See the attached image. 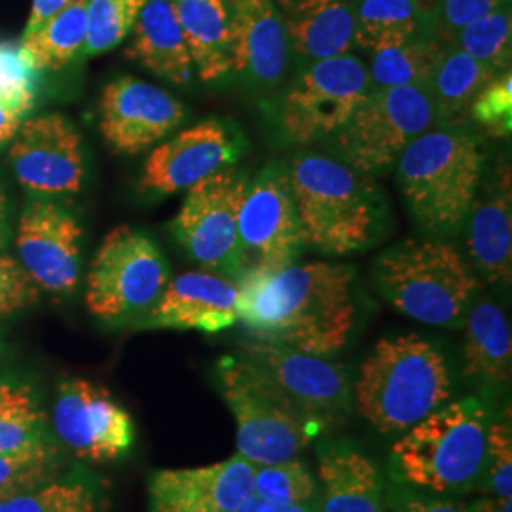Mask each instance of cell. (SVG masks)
Wrapping results in <instances>:
<instances>
[{"label": "cell", "mask_w": 512, "mask_h": 512, "mask_svg": "<svg viewBox=\"0 0 512 512\" xmlns=\"http://www.w3.org/2000/svg\"><path fill=\"white\" fill-rule=\"evenodd\" d=\"M355 279V268L338 262L247 272L238 283L239 321L258 340L321 357L338 355L357 323Z\"/></svg>", "instance_id": "6da1fadb"}, {"label": "cell", "mask_w": 512, "mask_h": 512, "mask_svg": "<svg viewBox=\"0 0 512 512\" xmlns=\"http://www.w3.org/2000/svg\"><path fill=\"white\" fill-rule=\"evenodd\" d=\"M289 177L304 247L329 256L363 253L385 238L391 217L382 188L336 156L298 152Z\"/></svg>", "instance_id": "7a4b0ae2"}, {"label": "cell", "mask_w": 512, "mask_h": 512, "mask_svg": "<svg viewBox=\"0 0 512 512\" xmlns=\"http://www.w3.org/2000/svg\"><path fill=\"white\" fill-rule=\"evenodd\" d=\"M395 167L410 217L429 238L448 241L463 232L488 152L465 124L433 126L406 147Z\"/></svg>", "instance_id": "3957f363"}, {"label": "cell", "mask_w": 512, "mask_h": 512, "mask_svg": "<svg viewBox=\"0 0 512 512\" xmlns=\"http://www.w3.org/2000/svg\"><path fill=\"white\" fill-rule=\"evenodd\" d=\"M452 399L448 357L416 332L378 340L353 384V406L380 435H401Z\"/></svg>", "instance_id": "277c9868"}, {"label": "cell", "mask_w": 512, "mask_h": 512, "mask_svg": "<svg viewBox=\"0 0 512 512\" xmlns=\"http://www.w3.org/2000/svg\"><path fill=\"white\" fill-rule=\"evenodd\" d=\"M490 420V408L480 397L440 406L393 442L391 469L397 482L437 495L478 492Z\"/></svg>", "instance_id": "5b68a950"}, {"label": "cell", "mask_w": 512, "mask_h": 512, "mask_svg": "<svg viewBox=\"0 0 512 512\" xmlns=\"http://www.w3.org/2000/svg\"><path fill=\"white\" fill-rule=\"evenodd\" d=\"M376 291L421 325L461 329L482 281L456 245L444 239H406L372 264Z\"/></svg>", "instance_id": "8992f818"}, {"label": "cell", "mask_w": 512, "mask_h": 512, "mask_svg": "<svg viewBox=\"0 0 512 512\" xmlns=\"http://www.w3.org/2000/svg\"><path fill=\"white\" fill-rule=\"evenodd\" d=\"M213 384L236 421L238 456L256 467L298 458L323 437L285 391L238 349L215 363Z\"/></svg>", "instance_id": "52a82bcc"}, {"label": "cell", "mask_w": 512, "mask_h": 512, "mask_svg": "<svg viewBox=\"0 0 512 512\" xmlns=\"http://www.w3.org/2000/svg\"><path fill=\"white\" fill-rule=\"evenodd\" d=\"M171 270L145 232L116 226L99 245L86 277V306L107 325H135L164 293Z\"/></svg>", "instance_id": "ba28073f"}, {"label": "cell", "mask_w": 512, "mask_h": 512, "mask_svg": "<svg viewBox=\"0 0 512 512\" xmlns=\"http://www.w3.org/2000/svg\"><path fill=\"white\" fill-rule=\"evenodd\" d=\"M296 67L291 84L277 103L281 131L298 145L329 141L372 92L368 69L363 59L351 52Z\"/></svg>", "instance_id": "9c48e42d"}, {"label": "cell", "mask_w": 512, "mask_h": 512, "mask_svg": "<svg viewBox=\"0 0 512 512\" xmlns=\"http://www.w3.org/2000/svg\"><path fill=\"white\" fill-rule=\"evenodd\" d=\"M433 126H437L435 107L425 88L372 90L327 143L336 158L376 179L391 171L406 147Z\"/></svg>", "instance_id": "30bf717a"}, {"label": "cell", "mask_w": 512, "mask_h": 512, "mask_svg": "<svg viewBox=\"0 0 512 512\" xmlns=\"http://www.w3.org/2000/svg\"><path fill=\"white\" fill-rule=\"evenodd\" d=\"M247 173L234 167L186 190L171 222L173 236L196 264L239 283L245 275L238 232V207Z\"/></svg>", "instance_id": "8fae6325"}, {"label": "cell", "mask_w": 512, "mask_h": 512, "mask_svg": "<svg viewBox=\"0 0 512 512\" xmlns=\"http://www.w3.org/2000/svg\"><path fill=\"white\" fill-rule=\"evenodd\" d=\"M238 232L245 274L277 270L298 260L304 236L287 164L266 165L245 177Z\"/></svg>", "instance_id": "7c38bea8"}, {"label": "cell", "mask_w": 512, "mask_h": 512, "mask_svg": "<svg viewBox=\"0 0 512 512\" xmlns=\"http://www.w3.org/2000/svg\"><path fill=\"white\" fill-rule=\"evenodd\" d=\"M236 349L260 366L323 435L348 425L353 414V384L342 363L253 336L239 342Z\"/></svg>", "instance_id": "4fadbf2b"}, {"label": "cell", "mask_w": 512, "mask_h": 512, "mask_svg": "<svg viewBox=\"0 0 512 512\" xmlns=\"http://www.w3.org/2000/svg\"><path fill=\"white\" fill-rule=\"evenodd\" d=\"M249 141L236 122L207 118L165 139L150 152L141 188L152 196L186 192L194 184L236 167Z\"/></svg>", "instance_id": "5bb4252c"}, {"label": "cell", "mask_w": 512, "mask_h": 512, "mask_svg": "<svg viewBox=\"0 0 512 512\" xmlns=\"http://www.w3.org/2000/svg\"><path fill=\"white\" fill-rule=\"evenodd\" d=\"M54 429L76 458L107 463L128 456L135 423L109 389L82 378L61 382L55 395Z\"/></svg>", "instance_id": "9a60e30c"}, {"label": "cell", "mask_w": 512, "mask_h": 512, "mask_svg": "<svg viewBox=\"0 0 512 512\" xmlns=\"http://www.w3.org/2000/svg\"><path fill=\"white\" fill-rule=\"evenodd\" d=\"M19 183L38 196H73L86 177L80 131L61 114L25 118L10 147Z\"/></svg>", "instance_id": "2e32d148"}, {"label": "cell", "mask_w": 512, "mask_h": 512, "mask_svg": "<svg viewBox=\"0 0 512 512\" xmlns=\"http://www.w3.org/2000/svg\"><path fill=\"white\" fill-rule=\"evenodd\" d=\"M186 118L183 103L135 76H118L99 99V129L118 154H139L160 145Z\"/></svg>", "instance_id": "e0dca14e"}, {"label": "cell", "mask_w": 512, "mask_h": 512, "mask_svg": "<svg viewBox=\"0 0 512 512\" xmlns=\"http://www.w3.org/2000/svg\"><path fill=\"white\" fill-rule=\"evenodd\" d=\"M232 74L258 95H272L287 82L291 44L275 0H224Z\"/></svg>", "instance_id": "ac0fdd59"}, {"label": "cell", "mask_w": 512, "mask_h": 512, "mask_svg": "<svg viewBox=\"0 0 512 512\" xmlns=\"http://www.w3.org/2000/svg\"><path fill=\"white\" fill-rule=\"evenodd\" d=\"M19 264L40 291L73 293L80 277L82 226L71 213L46 200L25 205L18 226Z\"/></svg>", "instance_id": "d6986e66"}, {"label": "cell", "mask_w": 512, "mask_h": 512, "mask_svg": "<svg viewBox=\"0 0 512 512\" xmlns=\"http://www.w3.org/2000/svg\"><path fill=\"white\" fill-rule=\"evenodd\" d=\"M256 465L232 456L148 476V512H234L253 495Z\"/></svg>", "instance_id": "ffe728a7"}, {"label": "cell", "mask_w": 512, "mask_h": 512, "mask_svg": "<svg viewBox=\"0 0 512 512\" xmlns=\"http://www.w3.org/2000/svg\"><path fill=\"white\" fill-rule=\"evenodd\" d=\"M238 321V283L202 270L169 279L158 302L133 327L219 334Z\"/></svg>", "instance_id": "44dd1931"}, {"label": "cell", "mask_w": 512, "mask_h": 512, "mask_svg": "<svg viewBox=\"0 0 512 512\" xmlns=\"http://www.w3.org/2000/svg\"><path fill=\"white\" fill-rule=\"evenodd\" d=\"M467 262L482 283L509 287L512 277L511 165L486 169L463 232Z\"/></svg>", "instance_id": "7402d4cb"}, {"label": "cell", "mask_w": 512, "mask_h": 512, "mask_svg": "<svg viewBox=\"0 0 512 512\" xmlns=\"http://www.w3.org/2000/svg\"><path fill=\"white\" fill-rule=\"evenodd\" d=\"M359 0H275L296 65L349 54Z\"/></svg>", "instance_id": "603a6c76"}, {"label": "cell", "mask_w": 512, "mask_h": 512, "mask_svg": "<svg viewBox=\"0 0 512 512\" xmlns=\"http://www.w3.org/2000/svg\"><path fill=\"white\" fill-rule=\"evenodd\" d=\"M319 512H387L384 475L374 459L346 442L319 450Z\"/></svg>", "instance_id": "cb8c5ba5"}, {"label": "cell", "mask_w": 512, "mask_h": 512, "mask_svg": "<svg viewBox=\"0 0 512 512\" xmlns=\"http://www.w3.org/2000/svg\"><path fill=\"white\" fill-rule=\"evenodd\" d=\"M463 374L484 391H501L511 382L512 332L505 310L476 296L461 323Z\"/></svg>", "instance_id": "d4e9b609"}, {"label": "cell", "mask_w": 512, "mask_h": 512, "mask_svg": "<svg viewBox=\"0 0 512 512\" xmlns=\"http://www.w3.org/2000/svg\"><path fill=\"white\" fill-rule=\"evenodd\" d=\"M129 37L128 57L173 86L192 84L196 69L171 0H148Z\"/></svg>", "instance_id": "484cf974"}, {"label": "cell", "mask_w": 512, "mask_h": 512, "mask_svg": "<svg viewBox=\"0 0 512 512\" xmlns=\"http://www.w3.org/2000/svg\"><path fill=\"white\" fill-rule=\"evenodd\" d=\"M440 37L435 0H359L355 44L368 54Z\"/></svg>", "instance_id": "4316f807"}, {"label": "cell", "mask_w": 512, "mask_h": 512, "mask_svg": "<svg viewBox=\"0 0 512 512\" xmlns=\"http://www.w3.org/2000/svg\"><path fill=\"white\" fill-rule=\"evenodd\" d=\"M198 78L215 84L232 74L224 0H171Z\"/></svg>", "instance_id": "83f0119b"}, {"label": "cell", "mask_w": 512, "mask_h": 512, "mask_svg": "<svg viewBox=\"0 0 512 512\" xmlns=\"http://www.w3.org/2000/svg\"><path fill=\"white\" fill-rule=\"evenodd\" d=\"M497 74V71L465 54L446 38L425 86L435 107L437 126L463 124V118L469 114L476 95Z\"/></svg>", "instance_id": "f1b7e54d"}, {"label": "cell", "mask_w": 512, "mask_h": 512, "mask_svg": "<svg viewBox=\"0 0 512 512\" xmlns=\"http://www.w3.org/2000/svg\"><path fill=\"white\" fill-rule=\"evenodd\" d=\"M88 37V0H71L37 31L23 35L19 48L37 73L61 71L84 52Z\"/></svg>", "instance_id": "f546056e"}, {"label": "cell", "mask_w": 512, "mask_h": 512, "mask_svg": "<svg viewBox=\"0 0 512 512\" xmlns=\"http://www.w3.org/2000/svg\"><path fill=\"white\" fill-rule=\"evenodd\" d=\"M442 44L444 38L440 35L370 54V65L366 69L372 82V90L406 86L425 88L439 59Z\"/></svg>", "instance_id": "4dcf8cb0"}, {"label": "cell", "mask_w": 512, "mask_h": 512, "mask_svg": "<svg viewBox=\"0 0 512 512\" xmlns=\"http://www.w3.org/2000/svg\"><path fill=\"white\" fill-rule=\"evenodd\" d=\"M459 50L475 57L497 73L511 69V0L499 4L486 16L467 23L448 37Z\"/></svg>", "instance_id": "1f68e13d"}, {"label": "cell", "mask_w": 512, "mask_h": 512, "mask_svg": "<svg viewBox=\"0 0 512 512\" xmlns=\"http://www.w3.org/2000/svg\"><path fill=\"white\" fill-rule=\"evenodd\" d=\"M42 442H48L46 418L33 389L0 382V454Z\"/></svg>", "instance_id": "d6a6232c"}, {"label": "cell", "mask_w": 512, "mask_h": 512, "mask_svg": "<svg viewBox=\"0 0 512 512\" xmlns=\"http://www.w3.org/2000/svg\"><path fill=\"white\" fill-rule=\"evenodd\" d=\"M253 495L281 507H319V482L304 461L287 459L256 467Z\"/></svg>", "instance_id": "836d02e7"}, {"label": "cell", "mask_w": 512, "mask_h": 512, "mask_svg": "<svg viewBox=\"0 0 512 512\" xmlns=\"http://www.w3.org/2000/svg\"><path fill=\"white\" fill-rule=\"evenodd\" d=\"M61 471L59 454L50 442L0 454V501L37 490L57 480Z\"/></svg>", "instance_id": "e575fe53"}, {"label": "cell", "mask_w": 512, "mask_h": 512, "mask_svg": "<svg viewBox=\"0 0 512 512\" xmlns=\"http://www.w3.org/2000/svg\"><path fill=\"white\" fill-rule=\"evenodd\" d=\"M148 0H88L84 57L107 54L129 37Z\"/></svg>", "instance_id": "d590c367"}, {"label": "cell", "mask_w": 512, "mask_h": 512, "mask_svg": "<svg viewBox=\"0 0 512 512\" xmlns=\"http://www.w3.org/2000/svg\"><path fill=\"white\" fill-rule=\"evenodd\" d=\"M0 512H101L99 495L84 480H52L0 501Z\"/></svg>", "instance_id": "8d00e7d4"}, {"label": "cell", "mask_w": 512, "mask_h": 512, "mask_svg": "<svg viewBox=\"0 0 512 512\" xmlns=\"http://www.w3.org/2000/svg\"><path fill=\"white\" fill-rule=\"evenodd\" d=\"M488 497H512V416L511 404H503L490 420L484 473L478 486Z\"/></svg>", "instance_id": "74e56055"}, {"label": "cell", "mask_w": 512, "mask_h": 512, "mask_svg": "<svg viewBox=\"0 0 512 512\" xmlns=\"http://www.w3.org/2000/svg\"><path fill=\"white\" fill-rule=\"evenodd\" d=\"M38 73L19 44L0 42V107L29 114L35 107Z\"/></svg>", "instance_id": "f35d334b"}, {"label": "cell", "mask_w": 512, "mask_h": 512, "mask_svg": "<svg viewBox=\"0 0 512 512\" xmlns=\"http://www.w3.org/2000/svg\"><path fill=\"white\" fill-rule=\"evenodd\" d=\"M469 116L478 126L488 129L492 135L505 137L512 128V73L511 69L499 73L490 80L482 92L476 95Z\"/></svg>", "instance_id": "ab89813d"}, {"label": "cell", "mask_w": 512, "mask_h": 512, "mask_svg": "<svg viewBox=\"0 0 512 512\" xmlns=\"http://www.w3.org/2000/svg\"><path fill=\"white\" fill-rule=\"evenodd\" d=\"M40 289L14 256L0 253V317L35 306Z\"/></svg>", "instance_id": "60d3db41"}, {"label": "cell", "mask_w": 512, "mask_h": 512, "mask_svg": "<svg viewBox=\"0 0 512 512\" xmlns=\"http://www.w3.org/2000/svg\"><path fill=\"white\" fill-rule=\"evenodd\" d=\"M387 512H473L471 503H463L448 495L429 494L408 488L395 480L387 494Z\"/></svg>", "instance_id": "b9f144b4"}, {"label": "cell", "mask_w": 512, "mask_h": 512, "mask_svg": "<svg viewBox=\"0 0 512 512\" xmlns=\"http://www.w3.org/2000/svg\"><path fill=\"white\" fill-rule=\"evenodd\" d=\"M503 2L509 0H435L440 33L450 37L467 23L486 16Z\"/></svg>", "instance_id": "7bdbcfd3"}, {"label": "cell", "mask_w": 512, "mask_h": 512, "mask_svg": "<svg viewBox=\"0 0 512 512\" xmlns=\"http://www.w3.org/2000/svg\"><path fill=\"white\" fill-rule=\"evenodd\" d=\"M71 0H33V8H31V16L27 19L25 31L23 35H29L33 31H37L38 27L54 16L55 12H59L65 4H69Z\"/></svg>", "instance_id": "ee69618b"}, {"label": "cell", "mask_w": 512, "mask_h": 512, "mask_svg": "<svg viewBox=\"0 0 512 512\" xmlns=\"http://www.w3.org/2000/svg\"><path fill=\"white\" fill-rule=\"evenodd\" d=\"M234 512H319L317 505H306V507H281V505H272L255 495H251L241 507Z\"/></svg>", "instance_id": "f6af8a7d"}, {"label": "cell", "mask_w": 512, "mask_h": 512, "mask_svg": "<svg viewBox=\"0 0 512 512\" xmlns=\"http://www.w3.org/2000/svg\"><path fill=\"white\" fill-rule=\"evenodd\" d=\"M27 116L18 110L0 107V145L12 141Z\"/></svg>", "instance_id": "bcb514c9"}, {"label": "cell", "mask_w": 512, "mask_h": 512, "mask_svg": "<svg viewBox=\"0 0 512 512\" xmlns=\"http://www.w3.org/2000/svg\"><path fill=\"white\" fill-rule=\"evenodd\" d=\"M471 511L473 512H512L511 499L505 497H480L471 503Z\"/></svg>", "instance_id": "7dc6e473"}, {"label": "cell", "mask_w": 512, "mask_h": 512, "mask_svg": "<svg viewBox=\"0 0 512 512\" xmlns=\"http://www.w3.org/2000/svg\"><path fill=\"white\" fill-rule=\"evenodd\" d=\"M8 241V196L0 184V253Z\"/></svg>", "instance_id": "c3c4849f"}]
</instances>
